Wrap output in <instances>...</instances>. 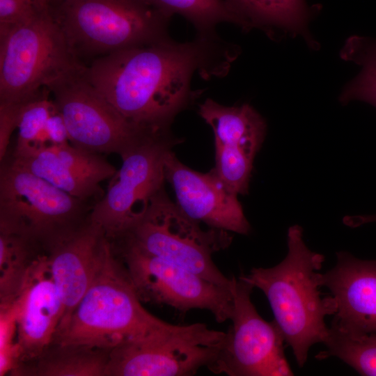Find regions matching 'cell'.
Listing matches in <instances>:
<instances>
[{
  "instance_id": "9a60e30c",
  "label": "cell",
  "mask_w": 376,
  "mask_h": 376,
  "mask_svg": "<svg viewBox=\"0 0 376 376\" xmlns=\"http://www.w3.org/2000/svg\"><path fill=\"white\" fill-rule=\"evenodd\" d=\"M111 246L102 228L88 219L47 250L49 267L62 301L58 328L68 320L91 285Z\"/></svg>"
},
{
  "instance_id": "44dd1931",
  "label": "cell",
  "mask_w": 376,
  "mask_h": 376,
  "mask_svg": "<svg viewBox=\"0 0 376 376\" xmlns=\"http://www.w3.org/2000/svg\"><path fill=\"white\" fill-rule=\"evenodd\" d=\"M45 251L22 235L0 230V306L16 301L30 268Z\"/></svg>"
},
{
  "instance_id": "ffe728a7",
  "label": "cell",
  "mask_w": 376,
  "mask_h": 376,
  "mask_svg": "<svg viewBox=\"0 0 376 376\" xmlns=\"http://www.w3.org/2000/svg\"><path fill=\"white\" fill-rule=\"evenodd\" d=\"M110 350L51 342L37 357L19 363L14 376H104Z\"/></svg>"
},
{
  "instance_id": "f546056e",
  "label": "cell",
  "mask_w": 376,
  "mask_h": 376,
  "mask_svg": "<svg viewBox=\"0 0 376 376\" xmlns=\"http://www.w3.org/2000/svg\"><path fill=\"white\" fill-rule=\"evenodd\" d=\"M45 129L51 144L61 145L70 143L65 122L58 109L47 120Z\"/></svg>"
},
{
  "instance_id": "7c38bea8",
  "label": "cell",
  "mask_w": 376,
  "mask_h": 376,
  "mask_svg": "<svg viewBox=\"0 0 376 376\" xmlns=\"http://www.w3.org/2000/svg\"><path fill=\"white\" fill-rule=\"evenodd\" d=\"M232 281L233 324L207 369L229 376L293 375L281 329L274 320H265L251 301L254 287L240 277Z\"/></svg>"
},
{
  "instance_id": "6da1fadb",
  "label": "cell",
  "mask_w": 376,
  "mask_h": 376,
  "mask_svg": "<svg viewBox=\"0 0 376 376\" xmlns=\"http://www.w3.org/2000/svg\"><path fill=\"white\" fill-rule=\"evenodd\" d=\"M233 49L216 36L193 41L170 38L125 49L86 66L95 88L127 120L148 130H168L174 117L194 97L191 80L226 74Z\"/></svg>"
},
{
  "instance_id": "83f0119b",
  "label": "cell",
  "mask_w": 376,
  "mask_h": 376,
  "mask_svg": "<svg viewBox=\"0 0 376 376\" xmlns=\"http://www.w3.org/2000/svg\"><path fill=\"white\" fill-rule=\"evenodd\" d=\"M24 104H0V161L6 157L10 136L17 128L18 120Z\"/></svg>"
},
{
  "instance_id": "52a82bcc",
  "label": "cell",
  "mask_w": 376,
  "mask_h": 376,
  "mask_svg": "<svg viewBox=\"0 0 376 376\" xmlns=\"http://www.w3.org/2000/svg\"><path fill=\"white\" fill-rule=\"evenodd\" d=\"M119 238L231 290L232 278L224 276L212 258L214 253L230 244L231 233L213 228L204 230L171 201L164 189L152 198L142 217Z\"/></svg>"
},
{
  "instance_id": "f1b7e54d",
  "label": "cell",
  "mask_w": 376,
  "mask_h": 376,
  "mask_svg": "<svg viewBox=\"0 0 376 376\" xmlns=\"http://www.w3.org/2000/svg\"><path fill=\"white\" fill-rule=\"evenodd\" d=\"M15 303L0 306V349L16 343L17 322Z\"/></svg>"
},
{
  "instance_id": "4316f807",
  "label": "cell",
  "mask_w": 376,
  "mask_h": 376,
  "mask_svg": "<svg viewBox=\"0 0 376 376\" xmlns=\"http://www.w3.org/2000/svg\"><path fill=\"white\" fill-rule=\"evenodd\" d=\"M47 5L44 0H0V29L29 19Z\"/></svg>"
},
{
  "instance_id": "2e32d148",
  "label": "cell",
  "mask_w": 376,
  "mask_h": 376,
  "mask_svg": "<svg viewBox=\"0 0 376 376\" xmlns=\"http://www.w3.org/2000/svg\"><path fill=\"white\" fill-rule=\"evenodd\" d=\"M335 266L320 273L336 311L331 326L352 334H376V260H361L347 251L336 253Z\"/></svg>"
},
{
  "instance_id": "cb8c5ba5",
  "label": "cell",
  "mask_w": 376,
  "mask_h": 376,
  "mask_svg": "<svg viewBox=\"0 0 376 376\" xmlns=\"http://www.w3.org/2000/svg\"><path fill=\"white\" fill-rule=\"evenodd\" d=\"M341 57L361 66V72L343 91L340 101L357 100L376 107V40L352 36L341 50Z\"/></svg>"
},
{
  "instance_id": "e0dca14e",
  "label": "cell",
  "mask_w": 376,
  "mask_h": 376,
  "mask_svg": "<svg viewBox=\"0 0 376 376\" xmlns=\"http://www.w3.org/2000/svg\"><path fill=\"white\" fill-rule=\"evenodd\" d=\"M15 303L21 363L37 357L52 342L62 316V301L47 254L32 265Z\"/></svg>"
},
{
  "instance_id": "ac0fdd59",
  "label": "cell",
  "mask_w": 376,
  "mask_h": 376,
  "mask_svg": "<svg viewBox=\"0 0 376 376\" xmlns=\"http://www.w3.org/2000/svg\"><path fill=\"white\" fill-rule=\"evenodd\" d=\"M198 113L211 127L214 143L240 150L255 157L264 140L266 125L251 106L226 107L207 99L199 105Z\"/></svg>"
},
{
  "instance_id": "484cf974",
  "label": "cell",
  "mask_w": 376,
  "mask_h": 376,
  "mask_svg": "<svg viewBox=\"0 0 376 376\" xmlns=\"http://www.w3.org/2000/svg\"><path fill=\"white\" fill-rule=\"evenodd\" d=\"M47 91L38 97L25 104L22 109L17 124L18 134L13 153L20 152L32 147L45 129L49 116L57 107L49 98Z\"/></svg>"
},
{
  "instance_id": "603a6c76",
  "label": "cell",
  "mask_w": 376,
  "mask_h": 376,
  "mask_svg": "<svg viewBox=\"0 0 376 376\" xmlns=\"http://www.w3.org/2000/svg\"><path fill=\"white\" fill-rule=\"evenodd\" d=\"M323 344L316 359L336 357L361 375L376 376V334H352L331 325Z\"/></svg>"
},
{
  "instance_id": "ba28073f",
  "label": "cell",
  "mask_w": 376,
  "mask_h": 376,
  "mask_svg": "<svg viewBox=\"0 0 376 376\" xmlns=\"http://www.w3.org/2000/svg\"><path fill=\"white\" fill-rule=\"evenodd\" d=\"M226 332L203 323L164 326L110 350L104 376H189L207 368Z\"/></svg>"
},
{
  "instance_id": "8992f818",
  "label": "cell",
  "mask_w": 376,
  "mask_h": 376,
  "mask_svg": "<svg viewBox=\"0 0 376 376\" xmlns=\"http://www.w3.org/2000/svg\"><path fill=\"white\" fill-rule=\"evenodd\" d=\"M0 230L22 235L46 251L88 221V201L13 163L1 162Z\"/></svg>"
},
{
  "instance_id": "9c48e42d",
  "label": "cell",
  "mask_w": 376,
  "mask_h": 376,
  "mask_svg": "<svg viewBox=\"0 0 376 376\" xmlns=\"http://www.w3.org/2000/svg\"><path fill=\"white\" fill-rule=\"evenodd\" d=\"M85 68L80 66L47 86L72 146L96 154L116 153L123 158L161 131L146 130L127 120L90 82Z\"/></svg>"
},
{
  "instance_id": "5b68a950",
  "label": "cell",
  "mask_w": 376,
  "mask_h": 376,
  "mask_svg": "<svg viewBox=\"0 0 376 376\" xmlns=\"http://www.w3.org/2000/svg\"><path fill=\"white\" fill-rule=\"evenodd\" d=\"M81 65L47 3L29 19L0 29V104H25Z\"/></svg>"
},
{
  "instance_id": "3957f363",
  "label": "cell",
  "mask_w": 376,
  "mask_h": 376,
  "mask_svg": "<svg viewBox=\"0 0 376 376\" xmlns=\"http://www.w3.org/2000/svg\"><path fill=\"white\" fill-rule=\"evenodd\" d=\"M75 58L87 66L125 49L169 38V19L142 0H57L48 2Z\"/></svg>"
},
{
  "instance_id": "30bf717a",
  "label": "cell",
  "mask_w": 376,
  "mask_h": 376,
  "mask_svg": "<svg viewBox=\"0 0 376 376\" xmlns=\"http://www.w3.org/2000/svg\"><path fill=\"white\" fill-rule=\"evenodd\" d=\"M169 130L156 132L122 158L107 191L92 207L88 219L109 238L123 235L164 189L165 159L175 144Z\"/></svg>"
},
{
  "instance_id": "5bb4252c",
  "label": "cell",
  "mask_w": 376,
  "mask_h": 376,
  "mask_svg": "<svg viewBox=\"0 0 376 376\" xmlns=\"http://www.w3.org/2000/svg\"><path fill=\"white\" fill-rule=\"evenodd\" d=\"M10 160L65 192L88 201L102 198L100 183L117 171L102 155L70 143L13 153Z\"/></svg>"
},
{
  "instance_id": "277c9868",
  "label": "cell",
  "mask_w": 376,
  "mask_h": 376,
  "mask_svg": "<svg viewBox=\"0 0 376 376\" xmlns=\"http://www.w3.org/2000/svg\"><path fill=\"white\" fill-rule=\"evenodd\" d=\"M166 323L142 306L111 245L91 285L52 341L111 350Z\"/></svg>"
},
{
  "instance_id": "d6986e66",
  "label": "cell",
  "mask_w": 376,
  "mask_h": 376,
  "mask_svg": "<svg viewBox=\"0 0 376 376\" xmlns=\"http://www.w3.org/2000/svg\"><path fill=\"white\" fill-rule=\"evenodd\" d=\"M225 1L244 30L256 27L272 37L278 31L300 34L310 45L315 43L307 29L312 11L306 0Z\"/></svg>"
},
{
  "instance_id": "1f68e13d",
  "label": "cell",
  "mask_w": 376,
  "mask_h": 376,
  "mask_svg": "<svg viewBox=\"0 0 376 376\" xmlns=\"http://www.w3.org/2000/svg\"><path fill=\"white\" fill-rule=\"evenodd\" d=\"M44 1H46L47 3H48V2H50V1H57V0H44Z\"/></svg>"
},
{
  "instance_id": "d4e9b609",
  "label": "cell",
  "mask_w": 376,
  "mask_h": 376,
  "mask_svg": "<svg viewBox=\"0 0 376 376\" xmlns=\"http://www.w3.org/2000/svg\"><path fill=\"white\" fill-rule=\"evenodd\" d=\"M214 148L213 169L218 177L237 195L248 194L254 158L240 150L219 143H214Z\"/></svg>"
},
{
  "instance_id": "4dcf8cb0",
  "label": "cell",
  "mask_w": 376,
  "mask_h": 376,
  "mask_svg": "<svg viewBox=\"0 0 376 376\" xmlns=\"http://www.w3.org/2000/svg\"><path fill=\"white\" fill-rule=\"evenodd\" d=\"M343 221L347 226L356 228L368 223L376 222V214L346 216Z\"/></svg>"
},
{
  "instance_id": "4fadbf2b",
  "label": "cell",
  "mask_w": 376,
  "mask_h": 376,
  "mask_svg": "<svg viewBox=\"0 0 376 376\" xmlns=\"http://www.w3.org/2000/svg\"><path fill=\"white\" fill-rule=\"evenodd\" d=\"M166 181L173 187L176 205L189 218L210 228L248 235L251 226L237 196L212 169L207 173L191 169L171 150L165 159Z\"/></svg>"
},
{
  "instance_id": "7a4b0ae2",
  "label": "cell",
  "mask_w": 376,
  "mask_h": 376,
  "mask_svg": "<svg viewBox=\"0 0 376 376\" xmlns=\"http://www.w3.org/2000/svg\"><path fill=\"white\" fill-rule=\"evenodd\" d=\"M288 253L278 265L253 267L240 277L266 296L285 343L299 367L306 363L311 346L326 339L327 315L336 311L331 295L322 297L320 272L324 257L310 250L303 240L302 228L290 226Z\"/></svg>"
},
{
  "instance_id": "8fae6325",
  "label": "cell",
  "mask_w": 376,
  "mask_h": 376,
  "mask_svg": "<svg viewBox=\"0 0 376 376\" xmlns=\"http://www.w3.org/2000/svg\"><path fill=\"white\" fill-rule=\"evenodd\" d=\"M118 240L123 265L141 301L167 305L181 313L207 310L219 323L231 320V290L152 255L125 239Z\"/></svg>"
},
{
  "instance_id": "7402d4cb",
  "label": "cell",
  "mask_w": 376,
  "mask_h": 376,
  "mask_svg": "<svg viewBox=\"0 0 376 376\" xmlns=\"http://www.w3.org/2000/svg\"><path fill=\"white\" fill-rule=\"evenodd\" d=\"M168 19L182 16L196 29L198 35L215 36V26L230 22L242 27L237 16L225 0H142Z\"/></svg>"
}]
</instances>
